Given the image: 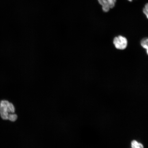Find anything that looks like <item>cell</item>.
<instances>
[{"instance_id":"cell-1","label":"cell","mask_w":148,"mask_h":148,"mask_svg":"<svg viewBox=\"0 0 148 148\" xmlns=\"http://www.w3.org/2000/svg\"><path fill=\"white\" fill-rule=\"evenodd\" d=\"M14 107L12 103L5 100L1 101L0 103V114L3 119L15 121L18 116L14 114Z\"/></svg>"},{"instance_id":"cell-2","label":"cell","mask_w":148,"mask_h":148,"mask_svg":"<svg viewBox=\"0 0 148 148\" xmlns=\"http://www.w3.org/2000/svg\"><path fill=\"white\" fill-rule=\"evenodd\" d=\"M113 43L116 49L122 50L126 49L128 41L125 37L119 36L114 38Z\"/></svg>"},{"instance_id":"cell-3","label":"cell","mask_w":148,"mask_h":148,"mask_svg":"<svg viewBox=\"0 0 148 148\" xmlns=\"http://www.w3.org/2000/svg\"><path fill=\"white\" fill-rule=\"evenodd\" d=\"M98 1L102 6L103 12H107L115 6L116 0H98Z\"/></svg>"},{"instance_id":"cell-4","label":"cell","mask_w":148,"mask_h":148,"mask_svg":"<svg viewBox=\"0 0 148 148\" xmlns=\"http://www.w3.org/2000/svg\"><path fill=\"white\" fill-rule=\"evenodd\" d=\"M143 12L148 19V3L145 5V7L143 9Z\"/></svg>"},{"instance_id":"cell-5","label":"cell","mask_w":148,"mask_h":148,"mask_svg":"<svg viewBox=\"0 0 148 148\" xmlns=\"http://www.w3.org/2000/svg\"><path fill=\"white\" fill-rule=\"evenodd\" d=\"M131 148H144V147L143 144L140 143L136 147L132 148L131 147Z\"/></svg>"},{"instance_id":"cell-6","label":"cell","mask_w":148,"mask_h":148,"mask_svg":"<svg viewBox=\"0 0 148 148\" xmlns=\"http://www.w3.org/2000/svg\"><path fill=\"white\" fill-rule=\"evenodd\" d=\"M146 50V52H147V54L148 55V49Z\"/></svg>"},{"instance_id":"cell-7","label":"cell","mask_w":148,"mask_h":148,"mask_svg":"<svg viewBox=\"0 0 148 148\" xmlns=\"http://www.w3.org/2000/svg\"><path fill=\"white\" fill-rule=\"evenodd\" d=\"M128 1H129L131 2L132 1H133V0H128Z\"/></svg>"}]
</instances>
